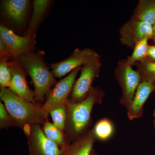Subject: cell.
Instances as JSON below:
<instances>
[{
    "mask_svg": "<svg viewBox=\"0 0 155 155\" xmlns=\"http://www.w3.org/2000/svg\"><path fill=\"white\" fill-rule=\"evenodd\" d=\"M104 92L93 87L88 96L78 102L69 100L67 104V118L64 134L68 143L75 141L91 130L93 121L91 115L94 106L102 104Z\"/></svg>",
    "mask_w": 155,
    "mask_h": 155,
    "instance_id": "6da1fadb",
    "label": "cell"
},
{
    "mask_svg": "<svg viewBox=\"0 0 155 155\" xmlns=\"http://www.w3.org/2000/svg\"><path fill=\"white\" fill-rule=\"evenodd\" d=\"M0 98L18 127L23 130L32 125H43L48 120V114L42 106L22 99L8 87H1Z\"/></svg>",
    "mask_w": 155,
    "mask_h": 155,
    "instance_id": "7a4b0ae2",
    "label": "cell"
},
{
    "mask_svg": "<svg viewBox=\"0 0 155 155\" xmlns=\"http://www.w3.org/2000/svg\"><path fill=\"white\" fill-rule=\"evenodd\" d=\"M45 54L42 51L28 53L18 60L21 67L31 78L34 87L35 99L38 104L44 100L51 87L57 83L52 72L45 62Z\"/></svg>",
    "mask_w": 155,
    "mask_h": 155,
    "instance_id": "3957f363",
    "label": "cell"
},
{
    "mask_svg": "<svg viewBox=\"0 0 155 155\" xmlns=\"http://www.w3.org/2000/svg\"><path fill=\"white\" fill-rule=\"evenodd\" d=\"M114 75L122 89L119 103L127 110L132 102L136 91L141 83L140 74L137 70L133 69L126 59L118 61Z\"/></svg>",
    "mask_w": 155,
    "mask_h": 155,
    "instance_id": "277c9868",
    "label": "cell"
},
{
    "mask_svg": "<svg viewBox=\"0 0 155 155\" xmlns=\"http://www.w3.org/2000/svg\"><path fill=\"white\" fill-rule=\"evenodd\" d=\"M102 67L101 56L98 54L81 67L80 76L75 81L72 88L70 101L78 102L88 96L94 87L92 86L94 81L99 77Z\"/></svg>",
    "mask_w": 155,
    "mask_h": 155,
    "instance_id": "5b68a950",
    "label": "cell"
},
{
    "mask_svg": "<svg viewBox=\"0 0 155 155\" xmlns=\"http://www.w3.org/2000/svg\"><path fill=\"white\" fill-rule=\"evenodd\" d=\"M23 131L28 139L29 155H61V148L47 137L40 125H30Z\"/></svg>",
    "mask_w": 155,
    "mask_h": 155,
    "instance_id": "8992f818",
    "label": "cell"
},
{
    "mask_svg": "<svg viewBox=\"0 0 155 155\" xmlns=\"http://www.w3.org/2000/svg\"><path fill=\"white\" fill-rule=\"evenodd\" d=\"M81 67H78L63 79L59 81L46 96V100L42 106L46 113L49 114L53 108L61 105H67L68 97L72 92V88Z\"/></svg>",
    "mask_w": 155,
    "mask_h": 155,
    "instance_id": "52a82bcc",
    "label": "cell"
},
{
    "mask_svg": "<svg viewBox=\"0 0 155 155\" xmlns=\"http://www.w3.org/2000/svg\"><path fill=\"white\" fill-rule=\"evenodd\" d=\"M119 41L123 45L133 49L144 38L152 39L153 25L134 19L132 17L120 27Z\"/></svg>",
    "mask_w": 155,
    "mask_h": 155,
    "instance_id": "ba28073f",
    "label": "cell"
},
{
    "mask_svg": "<svg viewBox=\"0 0 155 155\" xmlns=\"http://www.w3.org/2000/svg\"><path fill=\"white\" fill-rule=\"evenodd\" d=\"M94 50L88 48H77L67 59L57 63L49 64L55 77L61 78L78 67H82L98 54Z\"/></svg>",
    "mask_w": 155,
    "mask_h": 155,
    "instance_id": "9c48e42d",
    "label": "cell"
},
{
    "mask_svg": "<svg viewBox=\"0 0 155 155\" xmlns=\"http://www.w3.org/2000/svg\"><path fill=\"white\" fill-rule=\"evenodd\" d=\"M0 39L6 45L12 57V60H18L20 57L31 52L35 40L29 37L17 35L12 30L4 25L0 26Z\"/></svg>",
    "mask_w": 155,
    "mask_h": 155,
    "instance_id": "30bf717a",
    "label": "cell"
},
{
    "mask_svg": "<svg viewBox=\"0 0 155 155\" xmlns=\"http://www.w3.org/2000/svg\"><path fill=\"white\" fill-rule=\"evenodd\" d=\"M11 81L9 89L22 99L33 103H36L35 99L34 91L29 88L26 81L25 72L18 60L9 61Z\"/></svg>",
    "mask_w": 155,
    "mask_h": 155,
    "instance_id": "8fae6325",
    "label": "cell"
},
{
    "mask_svg": "<svg viewBox=\"0 0 155 155\" xmlns=\"http://www.w3.org/2000/svg\"><path fill=\"white\" fill-rule=\"evenodd\" d=\"M153 91V84L146 81L141 82L136 91L132 102L126 110L129 120L138 119L143 116L145 104Z\"/></svg>",
    "mask_w": 155,
    "mask_h": 155,
    "instance_id": "7c38bea8",
    "label": "cell"
},
{
    "mask_svg": "<svg viewBox=\"0 0 155 155\" xmlns=\"http://www.w3.org/2000/svg\"><path fill=\"white\" fill-rule=\"evenodd\" d=\"M97 140L92 128L61 149V155H90Z\"/></svg>",
    "mask_w": 155,
    "mask_h": 155,
    "instance_id": "4fadbf2b",
    "label": "cell"
},
{
    "mask_svg": "<svg viewBox=\"0 0 155 155\" xmlns=\"http://www.w3.org/2000/svg\"><path fill=\"white\" fill-rule=\"evenodd\" d=\"M2 3L3 8L9 19L17 25H22L28 13L30 1L6 0Z\"/></svg>",
    "mask_w": 155,
    "mask_h": 155,
    "instance_id": "5bb4252c",
    "label": "cell"
},
{
    "mask_svg": "<svg viewBox=\"0 0 155 155\" xmlns=\"http://www.w3.org/2000/svg\"><path fill=\"white\" fill-rule=\"evenodd\" d=\"M132 17L138 21L153 25L155 22V0H140Z\"/></svg>",
    "mask_w": 155,
    "mask_h": 155,
    "instance_id": "9a60e30c",
    "label": "cell"
},
{
    "mask_svg": "<svg viewBox=\"0 0 155 155\" xmlns=\"http://www.w3.org/2000/svg\"><path fill=\"white\" fill-rule=\"evenodd\" d=\"M50 2V1L48 0L33 1V14L25 35L35 40L37 29L48 7Z\"/></svg>",
    "mask_w": 155,
    "mask_h": 155,
    "instance_id": "2e32d148",
    "label": "cell"
},
{
    "mask_svg": "<svg viewBox=\"0 0 155 155\" xmlns=\"http://www.w3.org/2000/svg\"><path fill=\"white\" fill-rule=\"evenodd\" d=\"M42 129L47 137L55 143L61 149L70 143L67 141L64 132L48 120L45 122Z\"/></svg>",
    "mask_w": 155,
    "mask_h": 155,
    "instance_id": "e0dca14e",
    "label": "cell"
},
{
    "mask_svg": "<svg viewBox=\"0 0 155 155\" xmlns=\"http://www.w3.org/2000/svg\"><path fill=\"white\" fill-rule=\"evenodd\" d=\"M97 140L106 141L114 135L115 127L112 121L107 118L100 119L93 128Z\"/></svg>",
    "mask_w": 155,
    "mask_h": 155,
    "instance_id": "ac0fdd59",
    "label": "cell"
},
{
    "mask_svg": "<svg viewBox=\"0 0 155 155\" xmlns=\"http://www.w3.org/2000/svg\"><path fill=\"white\" fill-rule=\"evenodd\" d=\"M149 39L144 38L139 42L134 48L131 55L128 56L127 61L130 66H133L137 62L145 61L147 58Z\"/></svg>",
    "mask_w": 155,
    "mask_h": 155,
    "instance_id": "d6986e66",
    "label": "cell"
},
{
    "mask_svg": "<svg viewBox=\"0 0 155 155\" xmlns=\"http://www.w3.org/2000/svg\"><path fill=\"white\" fill-rule=\"evenodd\" d=\"M134 66L137 67V70L141 77V82L153 84L155 81V62L145 60L137 62Z\"/></svg>",
    "mask_w": 155,
    "mask_h": 155,
    "instance_id": "ffe728a7",
    "label": "cell"
},
{
    "mask_svg": "<svg viewBox=\"0 0 155 155\" xmlns=\"http://www.w3.org/2000/svg\"><path fill=\"white\" fill-rule=\"evenodd\" d=\"M49 114L52 119L53 124L64 133L67 118V105L53 108Z\"/></svg>",
    "mask_w": 155,
    "mask_h": 155,
    "instance_id": "44dd1931",
    "label": "cell"
},
{
    "mask_svg": "<svg viewBox=\"0 0 155 155\" xmlns=\"http://www.w3.org/2000/svg\"><path fill=\"white\" fill-rule=\"evenodd\" d=\"M8 60L7 58H0V85L1 87L8 88L12 78Z\"/></svg>",
    "mask_w": 155,
    "mask_h": 155,
    "instance_id": "7402d4cb",
    "label": "cell"
},
{
    "mask_svg": "<svg viewBox=\"0 0 155 155\" xmlns=\"http://www.w3.org/2000/svg\"><path fill=\"white\" fill-rule=\"evenodd\" d=\"M18 127L2 101L0 102V127L1 129H8L10 127Z\"/></svg>",
    "mask_w": 155,
    "mask_h": 155,
    "instance_id": "603a6c76",
    "label": "cell"
},
{
    "mask_svg": "<svg viewBox=\"0 0 155 155\" xmlns=\"http://www.w3.org/2000/svg\"><path fill=\"white\" fill-rule=\"evenodd\" d=\"M7 58L8 59L11 58L12 60V56L8 49L3 42L2 40L0 39V58Z\"/></svg>",
    "mask_w": 155,
    "mask_h": 155,
    "instance_id": "cb8c5ba5",
    "label": "cell"
},
{
    "mask_svg": "<svg viewBox=\"0 0 155 155\" xmlns=\"http://www.w3.org/2000/svg\"><path fill=\"white\" fill-rule=\"evenodd\" d=\"M146 60L155 62V45H149L147 58Z\"/></svg>",
    "mask_w": 155,
    "mask_h": 155,
    "instance_id": "d4e9b609",
    "label": "cell"
},
{
    "mask_svg": "<svg viewBox=\"0 0 155 155\" xmlns=\"http://www.w3.org/2000/svg\"><path fill=\"white\" fill-rule=\"evenodd\" d=\"M153 37L152 40L155 45V22L154 25H153Z\"/></svg>",
    "mask_w": 155,
    "mask_h": 155,
    "instance_id": "484cf974",
    "label": "cell"
},
{
    "mask_svg": "<svg viewBox=\"0 0 155 155\" xmlns=\"http://www.w3.org/2000/svg\"><path fill=\"white\" fill-rule=\"evenodd\" d=\"M153 125L155 130V110H154L153 113Z\"/></svg>",
    "mask_w": 155,
    "mask_h": 155,
    "instance_id": "4316f807",
    "label": "cell"
},
{
    "mask_svg": "<svg viewBox=\"0 0 155 155\" xmlns=\"http://www.w3.org/2000/svg\"><path fill=\"white\" fill-rule=\"evenodd\" d=\"M90 155H99L94 150V149H93L92 150L91 153Z\"/></svg>",
    "mask_w": 155,
    "mask_h": 155,
    "instance_id": "83f0119b",
    "label": "cell"
},
{
    "mask_svg": "<svg viewBox=\"0 0 155 155\" xmlns=\"http://www.w3.org/2000/svg\"><path fill=\"white\" fill-rule=\"evenodd\" d=\"M153 86L154 91H155V81L153 84Z\"/></svg>",
    "mask_w": 155,
    "mask_h": 155,
    "instance_id": "f1b7e54d",
    "label": "cell"
}]
</instances>
